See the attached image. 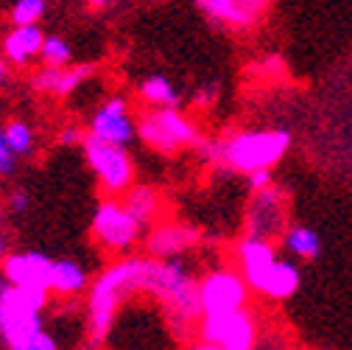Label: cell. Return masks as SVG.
I'll return each mask as SVG.
<instances>
[{
    "label": "cell",
    "mask_w": 352,
    "mask_h": 350,
    "mask_svg": "<svg viewBox=\"0 0 352 350\" xmlns=\"http://www.w3.org/2000/svg\"><path fill=\"white\" fill-rule=\"evenodd\" d=\"M160 258L151 255H120L104 267L87 289L84 311V342L87 350H101L115 328L123 305L135 294H151L157 280Z\"/></svg>",
    "instance_id": "obj_1"
},
{
    "label": "cell",
    "mask_w": 352,
    "mask_h": 350,
    "mask_svg": "<svg viewBox=\"0 0 352 350\" xmlns=\"http://www.w3.org/2000/svg\"><path fill=\"white\" fill-rule=\"evenodd\" d=\"M291 132L280 126H266V129H235L218 141H204L199 149L207 163H215L232 174H243L249 177L252 171L260 168H274L277 163L285 160L291 152Z\"/></svg>",
    "instance_id": "obj_2"
},
{
    "label": "cell",
    "mask_w": 352,
    "mask_h": 350,
    "mask_svg": "<svg viewBox=\"0 0 352 350\" xmlns=\"http://www.w3.org/2000/svg\"><path fill=\"white\" fill-rule=\"evenodd\" d=\"M151 297L162 305L168 320L182 333L196 331L201 320V294L199 278L193 275L185 258H160Z\"/></svg>",
    "instance_id": "obj_3"
},
{
    "label": "cell",
    "mask_w": 352,
    "mask_h": 350,
    "mask_svg": "<svg viewBox=\"0 0 352 350\" xmlns=\"http://www.w3.org/2000/svg\"><path fill=\"white\" fill-rule=\"evenodd\" d=\"M138 141L157 154H179L188 149H201L204 135L199 123L179 107H146L138 115Z\"/></svg>",
    "instance_id": "obj_4"
},
{
    "label": "cell",
    "mask_w": 352,
    "mask_h": 350,
    "mask_svg": "<svg viewBox=\"0 0 352 350\" xmlns=\"http://www.w3.org/2000/svg\"><path fill=\"white\" fill-rule=\"evenodd\" d=\"M48 309V291L14 286L0 272V344L14 350L28 336L42 331V314Z\"/></svg>",
    "instance_id": "obj_5"
},
{
    "label": "cell",
    "mask_w": 352,
    "mask_h": 350,
    "mask_svg": "<svg viewBox=\"0 0 352 350\" xmlns=\"http://www.w3.org/2000/svg\"><path fill=\"white\" fill-rule=\"evenodd\" d=\"M90 238L109 255H129L146 238V227L129 213L120 196H104L90 218Z\"/></svg>",
    "instance_id": "obj_6"
},
{
    "label": "cell",
    "mask_w": 352,
    "mask_h": 350,
    "mask_svg": "<svg viewBox=\"0 0 352 350\" xmlns=\"http://www.w3.org/2000/svg\"><path fill=\"white\" fill-rule=\"evenodd\" d=\"M81 152H84V160L90 165V171L96 174L98 188L104 196H123L131 185H135L138 171H135V160H131L126 146L107 143V141L87 132Z\"/></svg>",
    "instance_id": "obj_7"
},
{
    "label": "cell",
    "mask_w": 352,
    "mask_h": 350,
    "mask_svg": "<svg viewBox=\"0 0 352 350\" xmlns=\"http://www.w3.org/2000/svg\"><path fill=\"white\" fill-rule=\"evenodd\" d=\"M249 283L238 267H212L199 278L201 317H221L249 309Z\"/></svg>",
    "instance_id": "obj_8"
},
{
    "label": "cell",
    "mask_w": 352,
    "mask_h": 350,
    "mask_svg": "<svg viewBox=\"0 0 352 350\" xmlns=\"http://www.w3.org/2000/svg\"><path fill=\"white\" fill-rule=\"evenodd\" d=\"M288 225V196L283 188L269 185L263 191H252L246 205V236L277 241Z\"/></svg>",
    "instance_id": "obj_9"
},
{
    "label": "cell",
    "mask_w": 352,
    "mask_h": 350,
    "mask_svg": "<svg viewBox=\"0 0 352 350\" xmlns=\"http://www.w3.org/2000/svg\"><path fill=\"white\" fill-rule=\"evenodd\" d=\"M196 336L201 342H215L227 350H254L257 347V320L249 309L221 314V317H201L196 325Z\"/></svg>",
    "instance_id": "obj_10"
},
{
    "label": "cell",
    "mask_w": 352,
    "mask_h": 350,
    "mask_svg": "<svg viewBox=\"0 0 352 350\" xmlns=\"http://www.w3.org/2000/svg\"><path fill=\"white\" fill-rule=\"evenodd\" d=\"M199 12L227 31H254L269 17L272 0H196Z\"/></svg>",
    "instance_id": "obj_11"
},
{
    "label": "cell",
    "mask_w": 352,
    "mask_h": 350,
    "mask_svg": "<svg viewBox=\"0 0 352 350\" xmlns=\"http://www.w3.org/2000/svg\"><path fill=\"white\" fill-rule=\"evenodd\" d=\"M87 132L115 143V146H129L138 138V121L131 115L129 99L126 96H109L87 121Z\"/></svg>",
    "instance_id": "obj_12"
},
{
    "label": "cell",
    "mask_w": 352,
    "mask_h": 350,
    "mask_svg": "<svg viewBox=\"0 0 352 350\" xmlns=\"http://www.w3.org/2000/svg\"><path fill=\"white\" fill-rule=\"evenodd\" d=\"M0 272H3V278L14 286L51 294L54 258H48L39 249H12L9 258L0 264Z\"/></svg>",
    "instance_id": "obj_13"
},
{
    "label": "cell",
    "mask_w": 352,
    "mask_h": 350,
    "mask_svg": "<svg viewBox=\"0 0 352 350\" xmlns=\"http://www.w3.org/2000/svg\"><path fill=\"white\" fill-rule=\"evenodd\" d=\"M201 233L193 225L179 218H160L154 222L143 238V249L151 258H185L193 247H199Z\"/></svg>",
    "instance_id": "obj_14"
},
{
    "label": "cell",
    "mask_w": 352,
    "mask_h": 350,
    "mask_svg": "<svg viewBox=\"0 0 352 350\" xmlns=\"http://www.w3.org/2000/svg\"><path fill=\"white\" fill-rule=\"evenodd\" d=\"M96 73V65H70V68H51L42 65L39 70L31 73V87L39 96H54V99H67L78 87Z\"/></svg>",
    "instance_id": "obj_15"
},
{
    "label": "cell",
    "mask_w": 352,
    "mask_h": 350,
    "mask_svg": "<svg viewBox=\"0 0 352 350\" xmlns=\"http://www.w3.org/2000/svg\"><path fill=\"white\" fill-rule=\"evenodd\" d=\"M299 286H302L299 264L294 258H277L274 264L252 283V291L266 300H288L299 291Z\"/></svg>",
    "instance_id": "obj_16"
},
{
    "label": "cell",
    "mask_w": 352,
    "mask_h": 350,
    "mask_svg": "<svg viewBox=\"0 0 352 350\" xmlns=\"http://www.w3.org/2000/svg\"><path fill=\"white\" fill-rule=\"evenodd\" d=\"M232 255H235V267H238L241 275L246 278L249 289H252V283L280 258L274 241H272V238H260V236H243V238H238Z\"/></svg>",
    "instance_id": "obj_17"
},
{
    "label": "cell",
    "mask_w": 352,
    "mask_h": 350,
    "mask_svg": "<svg viewBox=\"0 0 352 350\" xmlns=\"http://www.w3.org/2000/svg\"><path fill=\"white\" fill-rule=\"evenodd\" d=\"M45 31L39 25H14L3 42H0V51L9 59L12 68H28L34 59H39L42 45H45Z\"/></svg>",
    "instance_id": "obj_18"
},
{
    "label": "cell",
    "mask_w": 352,
    "mask_h": 350,
    "mask_svg": "<svg viewBox=\"0 0 352 350\" xmlns=\"http://www.w3.org/2000/svg\"><path fill=\"white\" fill-rule=\"evenodd\" d=\"M123 205L129 207V213L138 218V222L148 230L154 222H160L162 216V196L154 185H146V183H135L123 196Z\"/></svg>",
    "instance_id": "obj_19"
},
{
    "label": "cell",
    "mask_w": 352,
    "mask_h": 350,
    "mask_svg": "<svg viewBox=\"0 0 352 350\" xmlns=\"http://www.w3.org/2000/svg\"><path fill=\"white\" fill-rule=\"evenodd\" d=\"M90 289V272H87L78 260L59 258L54 260V278H51V294L59 297H78Z\"/></svg>",
    "instance_id": "obj_20"
},
{
    "label": "cell",
    "mask_w": 352,
    "mask_h": 350,
    "mask_svg": "<svg viewBox=\"0 0 352 350\" xmlns=\"http://www.w3.org/2000/svg\"><path fill=\"white\" fill-rule=\"evenodd\" d=\"M280 244H283V252H288V258L294 260H316L322 255V236L307 225L291 222L280 236Z\"/></svg>",
    "instance_id": "obj_21"
},
{
    "label": "cell",
    "mask_w": 352,
    "mask_h": 350,
    "mask_svg": "<svg viewBox=\"0 0 352 350\" xmlns=\"http://www.w3.org/2000/svg\"><path fill=\"white\" fill-rule=\"evenodd\" d=\"M138 99L146 104V107H179V90L173 87V81L162 73L157 76H148L138 84Z\"/></svg>",
    "instance_id": "obj_22"
},
{
    "label": "cell",
    "mask_w": 352,
    "mask_h": 350,
    "mask_svg": "<svg viewBox=\"0 0 352 350\" xmlns=\"http://www.w3.org/2000/svg\"><path fill=\"white\" fill-rule=\"evenodd\" d=\"M3 135H6V141H9V146L14 149L17 157H31V154H34L36 135H34L31 123L14 118V121H9V123L3 126Z\"/></svg>",
    "instance_id": "obj_23"
},
{
    "label": "cell",
    "mask_w": 352,
    "mask_h": 350,
    "mask_svg": "<svg viewBox=\"0 0 352 350\" xmlns=\"http://www.w3.org/2000/svg\"><path fill=\"white\" fill-rule=\"evenodd\" d=\"M48 14V0H14L9 12L12 25H39Z\"/></svg>",
    "instance_id": "obj_24"
},
{
    "label": "cell",
    "mask_w": 352,
    "mask_h": 350,
    "mask_svg": "<svg viewBox=\"0 0 352 350\" xmlns=\"http://www.w3.org/2000/svg\"><path fill=\"white\" fill-rule=\"evenodd\" d=\"M42 65H51V68H70V59H73V48L70 42L56 37V34H48L45 37V45H42V54H39Z\"/></svg>",
    "instance_id": "obj_25"
},
{
    "label": "cell",
    "mask_w": 352,
    "mask_h": 350,
    "mask_svg": "<svg viewBox=\"0 0 352 350\" xmlns=\"http://www.w3.org/2000/svg\"><path fill=\"white\" fill-rule=\"evenodd\" d=\"M14 350H59V342L48 328H42L34 336H28L23 344H17Z\"/></svg>",
    "instance_id": "obj_26"
},
{
    "label": "cell",
    "mask_w": 352,
    "mask_h": 350,
    "mask_svg": "<svg viewBox=\"0 0 352 350\" xmlns=\"http://www.w3.org/2000/svg\"><path fill=\"white\" fill-rule=\"evenodd\" d=\"M84 138H87V129H81L78 123H65L59 132H56V146L73 149V146H81Z\"/></svg>",
    "instance_id": "obj_27"
},
{
    "label": "cell",
    "mask_w": 352,
    "mask_h": 350,
    "mask_svg": "<svg viewBox=\"0 0 352 350\" xmlns=\"http://www.w3.org/2000/svg\"><path fill=\"white\" fill-rule=\"evenodd\" d=\"M6 210H9L12 216L28 213V210H31V194H28L25 188H12V191L6 194Z\"/></svg>",
    "instance_id": "obj_28"
},
{
    "label": "cell",
    "mask_w": 352,
    "mask_h": 350,
    "mask_svg": "<svg viewBox=\"0 0 352 350\" xmlns=\"http://www.w3.org/2000/svg\"><path fill=\"white\" fill-rule=\"evenodd\" d=\"M14 168H17V154L3 135V126H0V177H9V174H14Z\"/></svg>",
    "instance_id": "obj_29"
},
{
    "label": "cell",
    "mask_w": 352,
    "mask_h": 350,
    "mask_svg": "<svg viewBox=\"0 0 352 350\" xmlns=\"http://www.w3.org/2000/svg\"><path fill=\"white\" fill-rule=\"evenodd\" d=\"M246 180H249V191H263V188L274 185V168H260V171H252Z\"/></svg>",
    "instance_id": "obj_30"
},
{
    "label": "cell",
    "mask_w": 352,
    "mask_h": 350,
    "mask_svg": "<svg viewBox=\"0 0 352 350\" xmlns=\"http://www.w3.org/2000/svg\"><path fill=\"white\" fill-rule=\"evenodd\" d=\"M215 99H218V87H215V84H207V87L201 84L199 90L193 93V104H196L199 110H204V107H212V104H215Z\"/></svg>",
    "instance_id": "obj_31"
},
{
    "label": "cell",
    "mask_w": 352,
    "mask_h": 350,
    "mask_svg": "<svg viewBox=\"0 0 352 350\" xmlns=\"http://www.w3.org/2000/svg\"><path fill=\"white\" fill-rule=\"evenodd\" d=\"M9 252H12V238L0 230V264H3V260L9 258Z\"/></svg>",
    "instance_id": "obj_32"
},
{
    "label": "cell",
    "mask_w": 352,
    "mask_h": 350,
    "mask_svg": "<svg viewBox=\"0 0 352 350\" xmlns=\"http://www.w3.org/2000/svg\"><path fill=\"white\" fill-rule=\"evenodd\" d=\"M188 350H227V347L215 344V342H201V339H199V342H193V344H190Z\"/></svg>",
    "instance_id": "obj_33"
},
{
    "label": "cell",
    "mask_w": 352,
    "mask_h": 350,
    "mask_svg": "<svg viewBox=\"0 0 352 350\" xmlns=\"http://www.w3.org/2000/svg\"><path fill=\"white\" fill-rule=\"evenodd\" d=\"M6 81H9V59L0 54V87H3Z\"/></svg>",
    "instance_id": "obj_34"
},
{
    "label": "cell",
    "mask_w": 352,
    "mask_h": 350,
    "mask_svg": "<svg viewBox=\"0 0 352 350\" xmlns=\"http://www.w3.org/2000/svg\"><path fill=\"white\" fill-rule=\"evenodd\" d=\"M109 3H115V0H87V6L90 9H107Z\"/></svg>",
    "instance_id": "obj_35"
},
{
    "label": "cell",
    "mask_w": 352,
    "mask_h": 350,
    "mask_svg": "<svg viewBox=\"0 0 352 350\" xmlns=\"http://www.w3.org/2000/svg\"><path fill=\"white\" fill-rule=\"evenodd\" d=\"M3 210H6V202H0V222H3Z\"/></svg>",
    "instance_id": "obj_36"
}]
</instances>
